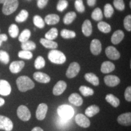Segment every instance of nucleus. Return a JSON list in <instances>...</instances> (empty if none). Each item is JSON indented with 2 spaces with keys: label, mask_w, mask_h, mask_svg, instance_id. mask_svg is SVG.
<instances>
[{
  "label": "nucleus",
  "mask_w": 131,
  "mask_h": 131,
  "mask_svg": "<svg viewBox=\"0 0 131 131\" xmlns=\"http://www.w3.org/2000/svg\"><path fill=\"white\" fill-rule=\"evenodd\" d=\"M16 85L19 91L24 92L32 89L35 87V84L30 78L27 76H21L16 81Z\"/></svg>",
  "instance_id": "nucleus-1"
},
{
  "label": "nucleus",
  "mask_w": 131,
  "mask_h": 131,
  "mask_svg": "<svg viewBox=\"0 0 131 131\" xmlns=\"http://www.w3.org/2000/svg\"><path fill=\"white\" fill-rule=\"evenodd\" d=\"M48 58L52 63L62 64L66 61V57L63 52L56 49H52L49 52Z\"/></svg>",
  "instance_id": "nucleus-2"
},
{
  "label": "nucleus",
  "mask_w": 131,
  "mask_h": 131,
  "mask_svg": "<svg viewBox=\"0 0 131 131\" xmlns=\"http://www.w3.org/2000/svg\"><path fill=\"white\" fill-rule=\"evenodd\" d=\"M57 113L59 117L65 119H70L74 115V110L71 106L68 104H63L58 106Z\"/></svg>",
  "instance_id": "nucleus-3"
},
{
  "label": "nucleus",
  "mask_w": 131,
  "mask_h": 131,
  "mask_svg": "<svg viewBox=\"0 0 131 131\" xmlns=\"http://www.w3.org/2000/svg\"><path fill=\"white\" fill-rule=\"evenodd\" d=\"M18 0H7L3 4L2 12L5 15H9L14 13L18 7Z\"/></svg>",
  "instance_id": "nucleus-4"
},
{
  "label": "nucleus",
  "mask_w": 131,
  "mask_h": 131,
  "mask_svg": "<svg viewBox=\"0 0 131 131\" xmlns=\"http://www.w3.org/2000/svg\"><path fill=\"white\" fill-rule=\"evenodd\" d=\"M17 115L20 119L23 122H27L30 119L31 114L28 107L26 106H19L17 109Z\"/></svg>",
  "instance_id": "nucleus-5"
},
{
  "label": "nucleus",
  "mask_w": 131,
  "mask_h": 131,
  "mask_svg": "<svg viewBox=\"0 0 131 131\" xmlns=\"http://www.w3.org/2000/svg\"><path fill=\"white\" fill-rule=\"evenodd\" d=\"M13 127L14 124L9 118L0 115V129L5 131H12Z\"/></svg>",
  "instance_id": "nucleus-6"
},
{
  "label": "nucleus",
  "mask_w": 131,
  "mask_h": 131,
  "mask_svg": "<svg viewBox=\"0 0 131 131\" xmlns=\"http://www.w3.org/2000/svg\"><path fill=\"white\" fill-rule=\"evenodd\" d=\"M80 70V66L77 62L70 63L66 71V76L69 78H73L78 74Z\"/></svg>",
  "instance_id": "nucleus-7"
},
{
  "label": "nucleus",
  "mask_w": 131,
  "mask_h": 131,
  "mask_svg": "<svg viewBox=\"0 0 131 131\" xmlns=\"http://www.w3.org/2000/svg\"><path fill=\"white\" fill-rule=\"evenodd\" d=\"M75 120L76 123L81 127L87 128L91 125V122H90L89 119L83 114H78L77 115Z\"/></svg>",
  "instance_id": "nucleus-8"
},
{
  "label": "nucleus",
  "mask_w": 131,
  "mask_h": 131,
  "mask_svg": "<svg viewBox=\"0 0 131 131\" xmlns=\"http://www.w3.org/2000/svg\"><path fill=\"white\" fill-rule=\"evenodd\" d=\"M47 106L45 103H41L36 111V117L38 120H42L45 118L47 112Z\"/></svg>",
  "instance_id": "nucleus-9"
},
{
  "label": "nucleus",
  "mask_w": 131,
  "mask_h": 131,
  "mask_svg": "<svg viewBox=\"0 0 131 131\" xmlns=\"http://www.w3.org/2000/svg\"><path fill=\"white\" fill-rule=\"evenodd\" d=\"M12 88L9 83L6 80H0V95L7 96L10 94Z\"/></svg>",
  "instance_id": "nucleus-10"
},
{
  "label": "nucleus",
  "mask_w": 131,
  "mask_h": 131,
  "mask_svg": "<svg viewBox=\"0 0 131 131\" xmlns=\"http://www.w3.org/2000/svg\"><path fill=\"white\" fill-rule=\"evenodd\" d=\"M106 56L111 60H117L120 57V53L117 49L113 46H109L105 50Z\"/></svg>",
  "instance_id": "nucleus-11"
},
{
  "label": "nucleus",
  "mask_w": 131,
  "mask_h": 131,
  "mask_svg": "<svg viewBox=\"0 0 131 131\" xmlns=\"http://www.w3.org/2000/svg\"><path fill=\"white\" fill-rule=\"evenodd\" d=\"M104 81L107 86L109 87L117 86L120 83V80L115 75H109L104 78Z\"/></svg>",
  "instance_id": "nucleus-12"
},
{
  "label": "nucleus",
  "mask_w": 131,
  "mask_h": 131,
  "mask_svg": "<svg viewBox=\"0 0 131 131\" xmlns=\"http://www.w3.org/2000/svg\"><path fill=\"white\" fill-rule=\"evenodd\" d=\"M67 84L64 81H59L55 85L53 89V94L55 95L58 96L63 94L66 89Z\"/></svg>",
  "instance_id": "nucleus-13"
},
{
  "label": "nucleus",
  "mask_w": 131,
  "mask_h": 131,
  "mask_svg": "<svg viewBox=\"0 0 131 131\" xmlns=\"http://www.w3.org/2000/svg\"><path fill=\"white\" fill-rule=\"evenodd\" d=\"M25 66V63L23 61H13L10 64V71L13 73H18L23 69Z\"/></svg>",
  "instance_id": "nucleus-14"
},
{
  "label": "nucleus",
  "mask_w": 131,
  "mask_h": 131,
  "mask_svg": "<svg viewBox=\"0 0 131 131\" xmlns=\"http://www.w3.org/2000/svg\"><path fill=\"white\" fill-rule=\"evenodd\" d=\"M117 122L123 126H130L131 124V113L127 112L121 114L118 117Z\"/></svg>",
  "instance_id": "nucleus-15"
},
{
  "label": "nucleus",
  "mask_w": 131,
  "mask_h": 131,
  "mask_svg": "<svg viewBox=\"0 0 131 131\" xmlns=\"http://www.w3.org/2000/svg\"><path fill=\"white\" fill-rule=\"evenodd\" d=\"M90 49L92 53L94 55H98L101 52V43L97 39H94L91 41Z\"/></svg>",
  "instance_id": "nucleus-16"
},
{
  "label": "nucleus",
  "mask_w": 131,
  "mask_h": 131,
  "mask_svg": "<svg viewBox=\"0 0 131 131\" xmlns=\"http://www.w3.org/2000/svg\"><path fill=\"white\" fill-rule=\"evenodd\" d=\"M33 77L36 81L41 83H48L50 81V78L48 75L41 72H35Z\"/></svg>",
  "instance_id": "nucleus-17"
},
{
  "label": "nucleus",
  "mask_w": 131,
  "mask_h": 131,
  "mask_svg": "<svg viewBox=\"0 0 131 131\" xmlns=\"http://www.w3.org/2000/svg\"><path fill=\"white\" fill-rule=\"evenodd\" d=\"M69 101L76 106H80L83 103V98L79 94L77 93H73L69 97Z\"/></svg>",
  "instance_id": "nucleus-18"
},
{
  "label": "nucleus",
  "mask_w": 131,
  "mask_h": 131,
  "mask_svg": "<svg viewBox=\"0 0 131 131\" xmlns=\"http://www.w3.org/2000/svg\"><path fill=\"white\" fill-rule=\"evenodd\" d=\"M124 37V34L122 30H117L113 34L112 37H111V42L114 45H118L123 40Z\"/></svg>",
  "instance_id": "nucleus-19"
},
{
  "label": "nucleus",
  "mask_w": 131,
  "mask_h": 131,
  "mask_svg": "<svg viewBox=\"0 0 131 131\" xmlns=\"http://www.w3.org/2000/svg\"><path fill=\"white\" fill-rule=\"evenodd\" d=\"M82 32L86 37H89L92 34V26L91 22L88 19H86L84 21L82 25Z\"/></svg>",
  "instance_id": "nucleus-20"
},
{
  "label": "nucleus",
  "mask_w": 131,
  "mask_h": 131,
  "mask_svg": "<svg viewBox=\"0 0 131 131\" xmlns=\"http://www.w3.org/2000/svg\"><path fill=\"white\" fill-rule=\"evenodd\" d=\"M115 65L111 61L103 62L101 66V71L103 73H108L115 70Z\"/></svg>",
  "instance_id": "nucleus-21"
},
{
  "label": "nucleus",
  "mask_w": 131,
  "mask_h": 131,
  "mask_svg": "<svg viewBox=\"0 0 131 131\" xmlns=\"http://www.w3.org/2000/svg\"><path fill=\"white\" fill-rule=\"evenodd\" d=\"M45 20L48 25H54L60 21V17L56 14H49L46 16Z\"/></svg>",
  "instance_id": "nucleus-22"
},
{
  "label": "nucleus",
  "mask_w": 131,
  "mask_h": 131,
  "mask_svg": "<svg viewBox=\"0 0 131 131\" xmlns=\"http://www.w3.org/2000/svg\"><path fill=\"white\" fill-rule=\"evenodd\" d=\"M40 43L46 48L55 49L58 47V44L53 40H47L46 38H41Z\"/></svg>",
  "instance_id": "nucleus-23"
},
{
  "label": "nucleus",
  "mask_w": 131,
  "mask_h": 131,
  "mask_svg": "<svg viewBox=\"0 0 131 131\" xmlns=\"http://www.w3.org/2000/svg\"><path fill=\"white\" fill-rule=\"evenodd\" d=\"M100 112V108L96 105H92L88 107L85 111V115L87 117H92Z\"/></svg>",
  "instance_id": "nucleus-24"
},
{
  "label": "nucleus",
  "mask_w": 131,
  "mask_h": 131,
  "mask_svg": "<svg viewBox=\"0 0 131 131\" xmlns=\"http://www.w3.org/2000/svg\"><path fill=\"white\" fill-rule=\"evenodd\" d=\"M84 78L87 81L92 84L96 86L99 84V79L96 75L93 73H87L84 75Z\"/></svg>",
  "instance_id": "nucleus-25"
},
{
  "label": "nucleus",
  "mask_w": 131,
  "mask_h": 131,
  "mask_svg": "<svg viewBox=\"0 0 131 131\" xmlns=\"http://www.w3.org/2000/svg\"><path fill=\"white\" fill-rule=\"evenodd\" d=\"M106 101L111 104L113 107H117L119 104V100L113 94H107L105 98Z\"/></svg>",
  "instance_id": "nucleus-26"
},
{
  "label": "nucleus",
  "mask_w": 131,
  "mask_h": 131,
  "mask_svg": "<svg viewBox=\"0 0 131 131\" xmlns=\"http://www.w3.org/2000/svg\"><path fill=\"white\" fill-rule=\"evenodd\" d=\"M21 47L23 50L30 51V50H34L36 48V45L34 42L28 40L27 41L22 42Z\"/></svg>",
  "instance_id": "nucleus-27"
},
{
  "label": "nucleus",
  "mask_w": 131,
  "mask_h": 131,
  "mask_svg": "<svg viewBox=\"0 0 131 131\" xmlns=\"http://www.w3.org/2000/svg\"><path fill=\"white\" fill-rule=\"evenodd\" d=\"M98 28L99 30L102 32L104 34H107L111 32V27L109 24L107 23L104 22V21H100L98 24Z\"/></svg>",
  "instance_id": "nucleus-28"
},
{
  "label": "nucleus",
  "mask_w": 131,
  "mask_h": 131,
  "mask_svg": "<svg viewBox=\"0 0 131 131\" xmlns=\"http://www.w3.org/2000/svg\"><path fill=\"white\" fill-rule=\"evenodd\" d=\"M29 13L26 10H22L19 14L15 17V21L17 23H23L27 19Z\"/></svg>",
  "instance_id": "nucleus-29"
},
{
  "label": "nucleus",
  "mask_w": 131,
  "mask_h": 131,
  "mask_svg": "<svg viewBox=\"0 0 131 131\" xmlns=\"http://www.w3.org/2000/svg\"><path fill=\"white\" fill-rule=\"evenodd\" d=\"M76 16L77 15L74 12H68L64 17V23L66 24H71L75 20V19L76 18Z\"/></svg>",
  "instance_id": "nucleus-30"
},
{
  "label": "nucleus",
  "mask_w": 131,
  "mask_h": 131,
  "mask_svg": "<svg viewBox=\"0 0 131 131\" xmlns=\"http://www.w3.org/2000/svg\"><path fill=\"white\" fill-rule=\"evenodd\" d=\"M79 91L81 93V94L84 96H91L94 94V90L91 88H89V87H87L85 86H81L80 87Z\"/></svg>",
  "instance_id": "nucleus-31"
},
{
  "label": "nucleus",
  "mask_w": 131,
  "mask_h": 131,
  "mask_svg": "<svg viewBox=\"0 0 131 131\" xmlns=\"http://www.w3.org/2000/svg\"><path fill=\"white\" fill-rule=\"evenodd\" d=\"M31 35V32L29 29H24L19 36L18 40L21 42H24L29 40Z\"/></svg>",
  "instance_id": "nucleus-32"
},
{
  "label": "nucleus",
  "mask_w": 131,
  "mask_h": 131,
  "mask_svg": "<svg viewBox=\"0 0 131 131\" xmlns=\"http://www.w3.org/2000/svg\"><path fill=\"white\" fill-rule=\"evenodd\" d=\"M91 17L95 21H100L103 19V15L101 10L100 8H96L92 13Z\"/></svg>",
  "instance_id": "nucleus-33"
},
{
  "label": "nucleus",
  "mask_w": 131,
  "mask_h": 131,
  "mask_svg": "<svg viewBox=\"0 0 131 131\" xmlns=\"http://www.w3.org/2000/svg\"><path fill=\"white\" fill-rule=\"evenodd\" d=\"M57 36H58V30L55 27L52 28L45 34L46 38L50 40H53L55 39L57 37Z\"/></svg>",
  "instance_id": "nucleus-34"
},
{
  "label": "nucleus",
  "mask_w": 131,
  "mask_h": 131,
  "mask_svg": "<svg viewBox=\"0 0 131 131\" xmlns=\"http://www.w3.org/2000/svg\"><path fill=\"white\" fill-rule=\"evenodd\" d=\"M9 34L11 37L13 38H15L19 34L18 27L15 24H11L9 27Z\"/></svg>",
  "instance_id": "nucleus-35"
},
{
  "label": "nucleus",
  "mask_w": 131,
  "mask_h": 131,
  "mask_svg": "<svg viewBox=\"0 0 131 131\" xmlns=\"http://www.w3.org/2000/svg\"><path fill=\"white\" fill-rule=\"evenodd\" d=\"M61 36L64 39L73 38L76 36V34L72 30H67V29H63L61 31Z\"/></svg>",
  "instance_id": "nucleus-36"
},
{
  "label": "nucleus",
  "mask_w": 131,
  "mask_h": 131,
  "mask_svg": "<svg viewBox=\"0 0 131 131\" xmlns=\"http://www.w3.org/2000/svg\"><path fill=\"white\" fill-rule=\"evenodd\" d=\"M33 21H34V23L35 24V26H37L38 28L42 29L45 27V22L40 16L35 15L34 17Z\"/></svg>",
  "instance_id": "nucleus-37"
},
{
  "label": "nucleus",
  "mask_w": 131,
  "mask_h": 131,
  "mask_svg": "<svg viewBox=\"0 0 131 131\" xmlns=\"http://www.w3.org/2000/svg\"><path fill=\"white\" fill-rule=\"evenodd\" d=\"M45 66V60L41 56L38 57L35 61V68L37 69H40Z\"/></svg>",
  "instance_id": "nucleus-38"
},
{
  "label": "nucleus",
  "mask_w": 131,
  "mask_h": 131,
  "mask_svg": "<svg viewBox=\"0 0 131 131\" xmlns=\"http://www.w3.org/2000/svg\"><path fill=\"white\" fill-rule=\"evenodd\" d=\"M10 61V57L7 52L4 50H0V61L3 64H7Z\"/></svg>",
  "instance_id": "nucleus-39"
},
{
  "label": "nucleus",
  "mask_w": 131,
  "mask_h": 131,
  "mask_svg": "<svg viewBox=\"0 0 131 131\" xmlns=\"http://www.w3.org/2000/svg\"><path fill=\"white\" fill-rule=\"evenodd\" d=\"M104 16L106 18H111L114 14V9L110 4H106L104 7Z\"/></svg>",
  "instance_id": "nucleus-40"
},
{
  "label": "nucleus",
  "mask_w": 131,
  "mask_h": 131,
  "mask_svg": "<svg viewBox=\"0 0 131 131\" xmlns=\"http://www.w3.org/2000/svg\"><path fill=\"white\" fill-rule=\"evenodd\" d=\"M18 57L20 58L25 60H30L33 57V54L30 51L27 50H21L18 52Z\"/></svg>",
  "instance_id": "nucleus-41"
},
{
  "label": "nucleus",
  "mask_w": 131,
  "mask_h": 131,
  "mask_svg": "<svg viewBox=\"0 0 131 131\" xmlns=\"http://www.w3.org/2000/svg\"><path fill=\"white\" fill-rule=\"evenodd\" d=\"M75 7L78 12H84L85 10V7L83 4V0H76L75 2Z\"/></svg>",
  "instance_id": "nucleus-42"
},
{
  "label": "nucleus",
  "mask_w": 131,
  "mask_h": 131,
  "mask_svg": "<svg viewBox=\"0 0 131 131\" xmlns=\"http://www.w3.org/2000/svg\"><path fill=\"white\" fill-rule=\"evenodd\" d=\"M69 120L70 119H65L59 117L57 119V124L60 128H66V127L68 126L69 124Z\"/></svg>",
  "instance_id": "nucleus-43"
},
{
  "label": "nucleus",
  "mask_w": 131,
  "mask_h": 131,
  "mask_svg": "<svg viewBox=\"0 0 131 131\" xmlns=\"http://www.w3.org/2000/svg\"><path fill=\"white\" fill-rule=\"evenodd\" d=\"M68 6V2L66 0H59L58 4H57V9L59 12H63L66 9Z\"/></svg>",
  "instance_id": "nucleus-44"
},
{
  "label": "nucleus",
  "mask_w": 131,
  "mask_h": 131,
  "mask_svg": "<svg viewBox=\"0 0 131 131\" xmlns=\"http://www.w3.org/2000/svg\"><path fill=\"white\" fill-rule=\"evenodd\" d=\"M114 7L118 10L122 11L125 8V5L123 0H114Z\"/></svg>",
  "instance_id": "nucleus-45"
},
{
  "label": "nucleus",
  "mask_w": 131,
  "mask_h": 131,
  "mask_svg": "<svg viewBox=\"0 0 131 131\" xmlns=\"http://www.w3.org/2000/svg\"><path fill=\"white\" fill-rule=\"evenodd\" d=\"M124 28L126 29V30L130 32L131 30V15H129L126 16L125 17V18L124 19L123 21Z\"/></svg>",
  "instance_id": "nucleus-46"
},
{
  "label": "nucleus",
  "mask_w": 131,
  "mask_h": 131,
  "mask_svg": "<svg viewBox=\"0 0 131 131\" xmlns=\"http://www.w3.org/2000/svg\"><path fill=\"white\" fill-rule=\"evenodd\" d=\"M124 97L126 100L130 102L131 101V87L128 86L125 90L124 92Z\"/></svg>",
  "instance_id": "nucleus-47"
},
{
  "label": "nucleus",
  "mask_w": 131,
  "mask_h": 131,
  "mask_svg": "<svg viewBox=\"0 0 131 131\" xmlns=\"http://www.w3.org/2000/svg\"><path fill=\"white\" fill-rule=\"evenodd\" d=\"M49 0H38L37 6L40 9H43L46 6Z\"/></svg>",
  "instance_id": "nucleus-48"
},
{
  "label": "nucleus",
  "mask_w": 131,
  "mask_h": 131,
  "mask_svg": "<svg viewBox=\"0 0 131 131\" xmlns=\"http://www.w3.org/2000/svg\"><path fill=\"white\" fill-rule=\"evenodd\" d=\"M8 37L6 34H0V46H1V45H2L3 42L6 41L7 40Z\"/></svg>",
  "instance_id": "nucleus-49"
},
{
  "label": "nucleus",
  "mask_w": 131,
  "mask_h": 131,
  "mask_svg": "<svg viewBox=\"0 0 131 131\" xmlns=\"http://www.w3.org/2000/svg\"><path fill=\"white\" fill-rule=\"evenodd\" d=\"M87 3H88V4L89 5V6L93 7V6H94L95 4L96 0H87Z\"/></svg>",
  "instance_id": "nucleus-50"
},
{
  "label": "nucleus",
  "mask_w": 131,
  "mask_h": 131,
  "mask_svg": "<svg viewBox=\"0 0 131 131\" xmlns=\"http://www.w3.org/2000/svg\"><path fill=\"white\" fill-rule=\"evenodd\" d=\"M32 131H44L43 129L41 128L40 127H35L34 128H33Z\"/></svg>",
  "instance_id": "nucleus-51"
},
{
  "label": "nucleus",
  "mask_w": 131,
  "mask_h": 131,
  "mask_svg": "<svg viewBox=\"0 0 131 131\" xmlns=\"http://www.w3.org/2000/svg\"><path fill=\"white\" fill-rule=\"evenodd\" d=\"M4 103H5L4 100L3 99V98L0 97V107H1V106H2L4 105Z\"/></svg>",
  "instance_id": "nucleus-52"
},
{
  "label": "nucleus",
  "mask_w": 131,
  "mask_h": 131,
  "mask_svg": "<svg viewBox=\"0 0 131 131\" xmlns=\"http://www.w3.org/2000/svg\"><path fill=\"white\" fill-rule=\"evenodd\" d=\"M7 0H0V4H4Z\"/></svg>",
  "instance_id": "nucleus-53"
},
{
  "label": "nucleus",
  "mask_w": 131,
  "mask_h": 131,
  "mask_svg": "<svg viewBox=\"0 0 131 131\" xmlns=\"http://www.w3.org/2000/svg\"><path fill=\"white\" fill-rule=\"evenodd\" d=\"M129 7H131V1H130V2H129Z\"/></svg>",
  "instance_id": "nucleus-54"
}]
</instances>
